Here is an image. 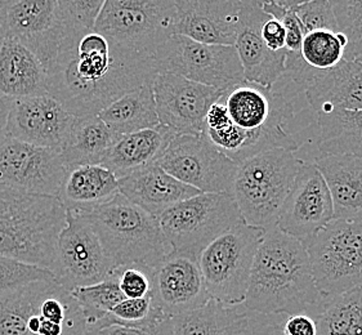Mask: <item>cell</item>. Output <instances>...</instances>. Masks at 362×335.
<instances>
[{"mask_svg":"<svg viewBox=\"0 0 362 335\" xmlns=\"http://www.w3.org/2000/svg\"><path fill=\"white\" fill-rule=\"evenodd\" d=\"M48 95L74 117L98 115L124 95L153 84L155 61L74 21L48 66Z\"/></svg>","mask_w":362,"mask_h":335,"instance_id":"obj_1","label":"cell"},{"mask_svg":"<svg viewBox=\"0 0 362 335\" xmlns=\"http://www.w3.org/2000/svg\"><path fill=\"white\" fill-rule=\"evenodd\" d=\"M269 16L261 8V1L241 0L239 28L235 49L243 66L244 79L261 87L274 88L286 74V49H268L261 35L262 25Z\"/></svg>","mask_w":362,"mask_h":335,"instance_id":"obj_20","label":"cell"},{"mask_svg":"<svg viewBox=\"0 0 362 335\" xmlns=\"http://www.w3.org/2000/svg\"><path fill=\"white\" fill-rule=\"evenodd\" d=\"M305 97L317 114L335 109L362 110L361 64L343 59L333 69L320 71L305 88Z\"/></svg>","mask_w":362,"mask_h":335,"instance_id":"obj_25","label":"cell"},{"mask_svg":"<svg viewBox=\"0 0 362 335\" xmlns=\"http://www.w3.org/2000/svg\"><path fill=\"white\" fill-rule=\"evenodd\" d=\"M355 61H358V62H360V64H361V65H362V56H361V57H358V59H355Z\"/></svg>","mask_w":362,"mask_h":335,"instance_id":"obj_47","label":"cell"},{"mask_svg":"<svg viewBox=\"0 0 362 335\" xmlns=\"http://www.w3.org/2000/svg\"><path fill=\"white\" fill-rule=\"evenodd\" d=\"M307 252L322 298L362 288V223L333 219L312 239Z\"/></svg>","mask_w":362,"mask_h":335,"instance_id":"obj_10","label":"cell"},{"mask_svg":"<svg viewBox=\"0 0 362 335\" xmlns=\"http://www.w3.org/2000/svg\"><path fill=\"white\" fill-rule=\"evenodd\" d=\"M100 237L87 218L66 211V226L58 236L51 272L67 292L98 284L115 271Z\"/></svg>","mask_w":362,"mask_h":335,"instance_id":"obj_13","label":"cell"},{"mask_svg":"<svg viewBox=\"0 0 362 335\" xmlns=\"http://www.w3.org/2000/svg\"><path fill=\"white\" fill-rule=\"evenodd\" d=\"M116 137L160 125L153 84H146L120 97L98 114Z\"/></svg>","mask_w":362,"mask_h":335,"instance_id":"obj_29","label":"cell"},{"mask_svg":"<svg viewBox=\"0 0 362 335\" xmlns=\"http://www.w3.org/2000/svg\"><path fill=\"white\" fill-rule=\"evenodd\" d=\"M119 288L124 297L141 299L151 293V270L142 266H125L116 269Z\"/></svg>","mask_w":362,"mask_h":335,"instance_id":"obj_41","label":"cell"},{"mask_svg":"<svg viewBox=\"0 0 362 335\" xmlns=\"http://www.w3.org/2000/svg\"><path fill=\"white\" fill-rule=\"evenodd\" d=\"M67 6L74 21L81 28L93 30L103 6V0H67Z\"/></svg>","mask_w":362,"mask_h":335,"instance_id":"obj_43","label":"cell"},{"mask_svg":"<svg viewBox=\"0 0 362 335\" xmlns=\"http://www.w3.org/2000/svg\"><path fill=\"white\" fill-rule=\"evenodd\" d=\"M49 281H34L0 294V335H31L28 321L37 314Z\"/></svg>","mask_w":362,"mask_h":335,"instance_id":"obj_32","label":"cell"},{"mask_svg":"<svg viewBox=\"0 0 362 335\" xmlns=\"http://www.w3.org/2000/svg\"><path fill=\"white\" fill-rule=\"evenodd\" d=\"M159 73L180 75L185 79L227 92L245 81L239 54L231 45H211L173 35L153 56Z\"/></svg>","mask_w":362,"mask_h":335,"instance_id":"obj_12","label":"cell"},{"mask_svg":"<svg viewBox=\"0 0 362 335\" xmlns=\"http://www.w3.org/2000/svg\"><path fill=\"white\" fill-rule=\"evenodd\" d=\"M48 95L47 71L33 52L12 37L0 40V95L22 100Z\"/></svg>","mask_w":362,"mask_h":335,"instance_id":"obj_24","label":"cell"},{"mask_svg":"<svg viewBox=\"0 0 362 335\" xmlns=\"http://www.w3.org/2000/svg\"><path fill=\"white\" fill-rule=\"evenodd\" d=\"M173 335H253L247 315L210 299L205 306L172 319Z\"/></svg>","mask_w":362,"mask_h":335,"instance_id":"obj_28","label":"cell"},{"mask_svg":"<svg viewBox=\"0 0 362 335\" xmlns=\"http://www.w3.org/2000/svg\"><path fill=\"white\" fill-rule=\"evenodd\" d=\"M87 335H173V324L172 319H167L147 328L109 325L98 329L88 328Z\"/></svg>","mask_w":362,"mask_h":335,"instance_id":"obj_42","label":"cell"},{"mask_svg":"<svg viewBox=\"0 0 362 335\" xmlns=\"http://www.w3.org/2000/svg\"><path fill=\"white\" fill-rule=\"evenodd\" d=\"M153 89L160 124L177 136L203 134L208 110L226 93L170 73L156 74Z\"/></svg>","mask_w":362,"mask_h":335,"instance_id":"obj_15","label":"cell"},{"mask_svg":"<svg viewBox=\"0 0 362 335\" xmlns=\"http://www.w3.org/2000/svg\"><path fill=\"white\" fill-rule=\"evenodd\" d=\"M66 209L58 197L0 184V255L51 271Z\"/></svg>","mask_w":362,"mask_h":335,"instance_id":"obj_4","label":"cell"},{"mask_svg":"<svg viewBox=\"0 0 362 335\" xmlns=\"http://www.w3.org/2000/svg\"><path fill=\"white\" fill-rule=\"evenodd\" d=\"M12 103H13V100L4 97V95H0V145L8 139V117H9Z\"/></svg>","mask_w":362,"mask_h":335,"instance_id":"obj_46","label":"cell"},{"mask_svg":"<svg viewBox=\"0 0 362 335\" xmlns=\"http://www.w3.org/2000/svg\"><path fill=\"white\" fill-rule=\"evenodd\" d=\"M297 3L298 0L261 1L262 11L271 18L281 22L286 30L285 49L289 53H299L305 37L302 25L294 12V7L297 6Z\"/></svg>","mask_w":362,"mask_h":335,"instance_id":"obj_38","label":"cell"},{"mask_svg":"<svg viewBox=\"0 0 362 335\" xmlns=\"http://www.w3.org/2000/svg\"><path fill=\"white\" fill-rule=\"evenodd\" d=\"M261 35L269 51L280 52L285 49L286 30L281 22L268 17L262 25Z\"/></svg>","mask_w":362,"mask_h":335,"instance_id":"obj_44","label":"cell"},{"mask_svg":"<svg viewBox=\"0 0 362 335\" xmlns=\"http://www.w3.org/2000/svg\"><path fill=\"white\" fill-rule=\"evenodd\" d=\"M70 294L81 310L88 328L95 327L125 299L119 288L116 270L101 283L76 288Z\"/></svg>","mask_w":362,"mask_h":335,"instance_id":"obj_34","label":"cell"},{"mask_svg":"<svg viewBox=\"0 0 362 335\" xmlns=\"http://www.w3.org/2000/svg\"><path fill=\"white\" fill-rule=\"evenodd\" d=\"M284 335H317L316 321L308 315H291L284 327Z\"/></svg>","mask_w":362,"mask_h":335,"instance_id":"obj_45","label":"cell"},{"mask_svg":"<svg viewBox=\"0 0 362 335\" xmlns=\"http://www.w3.org/2000/svg\"><path fill=\"white\" fill-rule=\"evenodd\" d=\"M264 233L262 228L241 222L204 249L197 261L210 299L226 306L244 303L254 258Z\"/></svg>","mask_w":362,"mask_h":335,"instance_id":"obj_7","label":"cell"},{"mask_svg":"<svg viewBox=\"0 0 362 335\" xmlns=\"http://www.w3.org/2000/svg\"><path fill=\"white\" fill-rule=\"evenodd\" d=\"M313 164L330 191L333 219L362 223V158L322 155Z\"/></svg>","mask_w":362,"mask_h":335,"instance_id":"obj_23","label":"cell"},{"mask_svg":"<svg viewBox=\"0 0 362 335\" xmlns=\"http://www.w3.org/2000/svg\"><path fill=\"white\" fill-rule=\"evenodd\" d=\"M177 134L164 125L125 134L116 139L101 165L119 178L158 163Z\"/></svg>","mask_w":362,"mask_h":335,"instance_id":"obj_26","label":"cell"},{"mask_svg":"<svg viewBox=\"0 0 362 335\" xmlns=\"http://www.w3.org/2000/svg\"><path fill=\"white\" fill-rule=\"evenodd\" d=\"M52 278L54 276L51 271L0 255V294L34 281Z\"/></svg>","mask_w":362,"mask_h":335,"instance_id":"obj_39","label":"cell"},{"mask_svg":"<svg viewBox=\"0 0 362 335\" xmlns=\"http://www.w3.org/2000/svg\"><path fill=\"white\" fill-rule=\"evenodd\" d=\"M151 297L170 319L205 306L210 297L199 261L172 252L151 270Z\"/></svg>","mask_w":362,"mask_h":335,"instance_id":"obj_19","label":"cell"},{"mask_svg":"<svg viewBox=\"0 0 362 335\" xmlns=\"http://www.w3.org/2000/svg\"><path fill=\"white\" fill-rule=\"evenodd\" d=\"M338 31L347 37L344 57L355 61L362 56V0H330Z\"/></svg>","mask_w":362,"mask_h":335,"instance_id":"obj_37","label":"cell"},{"mask_svg":"<svg viewBox=\"0 0 362 335\" xmlns=\"http://www.w3.org/2000/svg\"><path fill=\"white\" fill-rule=\"evenodd\" d=\"M159 307L153 303L151 293L141 299H124L112 310L111 314L102 319L98 324L92 328L98 329L109 325H123L133 328H147L167 320Z\"/></svg>","mask_w":362,"mask_h":335,"instance_id":"obj_36","label":"cell"},{"mask_svg":"<svg viewBox=\"0 0 362 335\" xmlns=\"http://www.w3.org/2000/svg\"><path fill=\"white\" fill-rule=\"evenodd\" d=\"M74 18L67 0H0V29L33 52L47 70Z\"/></svg>","mask_w":362,"mask_h":335,"instance_id":"obj_11","label":"cell"},{"mask_svg":"<svg viewBox=\"0 0 362 335\" xmlns=\"http://www.w3.org/2000/svg\"><path fill=\"white\" fill-rule=\"evenodd\" d=\"M173 35L211 45H235L241 0H174Z\"/></svg>","mask_w":362,"mask_h":335,"instance_id":"obj_21","label":"cell"},{"mask_svg":"<svg viewBox=\"0 0 362 335\" xmlns=\"http://www.w3.org/2000/svg\"><path fill=\"white\" fill-rule=\"evenodd\" d=\"M305 161L283 148L257 153L238 164L231 196L249 226L275 228Z\"/></svg>","mask_w":362,"mask_h":335,"instance_id":"obj_6","label":"cell"},{"mask_svg":"<svg viewBox=\"0 0 362 335\" xmlns=\"http://www.w3.org/2000/svg\"><path fill=\"white\" fill-rule=\"evenodd\" d=\"M75 119L49 95L16 100L8 117L7 137L61 151L70 139Z\"/></svg>","mask_w":362,"mask_h":335,"instance_id":"obj_18","label":"cell"},{"mask_svg":"<svg viewBox=\"0 0 362 335\" xmlns=\"http://www.w3.org/2000/svg\"><path fill=\"white\" fill-rule=\"evenodd\" d=\"M294 12L302 25L303 33L307 34L315 30L338 31L337 20L334 16L330 0H310L299 1L294 7Z\"/></svg>","mask_w":362,"mask_h":335,"instance_id":"obj_40","label":"cell"},{"mask_svg":"<svg viewBox=\"0 0 362 335\" xmlns=\"http://www.w3.org/2000/svg\"><path fill=\"white\" fill-rule=\"evenodd\" d=\"M67 173L61 151L7 139L0 145V184L58 196Z\"/></svg>","mask_w":362,"mask_h":335,"instance_id":"obj_16","label":"cell"},{"mask_svg":"<svg viewBox=\"0 0 362 335\" xmlns=\"http://www.w3.org/2000/svg\"><path fill=\"white\" fill-rule=\"evenodd\" d=\"M319 150L322 155L362 158V110L335 109L319 112Z\"/></svg>","mask_w":362,"mask_h":335,"instance_id":"obj_31","label":"cell"},{"mask_svg":"<svg viewBox=\"0 0 362 335\" xmlns=\"http://www.w3.org/2000/svg\"><path fill=\"white\" fill-rule=\"evenodd\" d=\"M83 216L93 227L115 269L142 266L153 270L173 252L159 218L120 194Z\"/></svg>","mask_w":362,"mask_h":335,"instance_id":"obj_5","label":"cell"},{"mask_svg":"<svg viewBox=\"0 0 362 335\" xmlns=\"http://www.w3.org/2000/svg\"><path fill=\"white\" fill-rule=\"evenodd\" d=\"M158 164L202 194L231 195L238 164L219 151L205 134L175 136Z\"/></svg>","mask_w":362,"mask_h":335,"instance_id":"obj_14","label":"cell"},{"mask_svg":"<svg viewBox=\"0 0 362 335\" xmlns=\"http://www.w3.org/2000/svg\"><path fill=\"white\" fill-rule=\"evenodd\" d=\"M221 100L230 122L204 134L236 164L268 150H299L300 143L284 129V122L294 115L293 105L274 88L244 81L227 90Z\"/></svg>","mask_w":362,"mask_h":335,"instance_id":"obj_3","label":"cell"},{"mask_svg":"<svg viewBox=\"0 0 362 335\" xmlns=\"http://www.w3.org/2000/svg\"><path fill=\"white\" fill-rule=\"evenodd\" d=\"M3 39V33H1V29H0V40Z\"/></svg>","mask_w":362,"mask_h":335,"instance_id":"obj_48","label":"cell"},{"mask_svg":"<svg viewBox=\"0 0 362 335\" xmlns=\"http://www.w3.org/2000/svg\"><path fill=\"white\" fill-rule=\"evenodd\" d=\"M159 222L173 253L199 259L210 242L244 219L231 195L200 194L164 211Z\"/></svg>","mask_w":362,"mask_h":335,"instance_id":"obj_9","label":"cell"},{"mask_svg":"<svg viewBox=\"0 0 362 335\" xmlns=\"http://www.w3.org/2000/svg\"><path fill=\"white\" fill-rule=\"evenodd\" d=\"M119 192L153 217L202 192L169 175L158 163L119 178Z\"/></svg>","mask_w":362,"mask_h":335,"instance_id":"obj_22","label":"cell"},{"mask_svg":"<svg viewBox=\"0 0 362 335\" xmlns=\"http://www.w3.org/2000/svg\"><path fill=\"white\" fill-rule=\"evenodd\" d=\"M347 37L339 31L315 30L305 34L299 56L313 70L326 71L344 57Z\"/></svg>","mask_w":362,"mask_h":335,"instance_id":"obj_35","label":"cell"},{"mask_svg":"<svg viewBox=\"0 0 362 335\" xmlns=\"http://www.w3.org/2000/svg\"><path fill=\"white\" fill-rule=\"evenodd\" d=\"M174 0H106L95 31L111 43L146 57L173 37Z\"/></svg>","mask_w":362,"mask_h":335,"instance_id":"obj_8","label":"cell"},{"mask_svg":"<svg viewBox=\"0 0 362 335\" xmlns=\"http://www.w3.org/2000/svg\"><path fill=\"white\" fill-rule=\"evenodd\" d=\"M117 194H120L117 177L98 164L69 169L57 197L66 211L84 214Z\"/></svg>","mask_w":362,"mask_h":335,"instance_id":"obj_27","label":"cell"},{"mask_svg":"<svg viewBox=\"0 0 362 335\" xmlns=\"http://www.w3.org/2000/svg\"><path fill=\"white\" fill-rule=\"evenodd\" d=\"M333 217V200L324 177L313 163L305 161L279 214L276 227L307 248Z\"/></svg>","mask_w":362,"mask_h":335,"instance_id":"obj_17","label":"cell"},{"mask_svg":"<svg viewBox=\"0 0 362 335\" xmlns=\"http://www.w3.org/2000/svg\"><path fill=\"white\" fill-rule=\"evenodd\" d=\"M116 139L98 115L76 117L70 139L61 150L66 169L101 164Z\"/></svg>","mask_w":362,"mask_h":335,"instance_id":"obj_30","label":"cell"},{"mask_svg":"<svg viewBox=\"0 0 362 335\" xmlns=\"http://www.w3.org/2000/svg\"><path fill=\"white\" fill-rule=\"evenodd\" d=\"M316 325L317 335H362V288L327 298Z\"/></svg>","mask_w":362,"mask_h":335,"instance_id":"obj_33","label":"cell"},{"mask_svg":"<svg viewBox=\"0 0 362 335\" xmlns=\"http://www.w3.org/2000/svg\"><path fill=\"white\" fill-rule=\"evenodd\" d=\"M322 299L305 245L277 227L264 233L244 300L247 310L291 316L305 314Z\"/></svg>","mask_w":362,"mask_h":335,"instance_id":"obj_2","label":"cell"}]
</instances>
